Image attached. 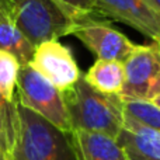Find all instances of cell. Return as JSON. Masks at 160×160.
Returning <instances> with one entry per match:
<instances>
[{"label": "cell", "instance_id": "6da1fadb", "mask_svg": "<svg viewBox=\"0 0 160 160\" xmlns=\"http://www.w3.org/2000/svg\"><path fill=\"white\" fill-rule=\"evenodd\" d=\"M72 131H88L117 139L124 127V101L119 94H105L94 88L84 75L62 91Z\"/></svg>", "mask_w": 160, "mask_h": 160}, {"label": "cell", "instance_id": "7a4b0ae2", "mask_svg": "<svg viewBox=\"0 0 160 160\" xmlns=\"http://www.w3.org/2000/svg\"><path fill=\"white\" fill-rule=\"evenodd\" d=\"M18 132L10 160H79L72 132L56 128L17 102Z\"/></svg>", "mask_w": 160, "mask_h": 160}, {"label": "cell", "instance_id": "3957f363", "mask_svg": "<svg viewBox=\"0 0 160 160\" xmlns=\"http://www.w3.org/2000/svg\"><path fill=\"white\" fill-rule=\"evenodd\" d=\"M16 25L34 48L70 35L75 21L56 0H3Z\"/></svg>", "mask_w": 160, "mask_h": 160}, {"label": "cell", "instance_id": "277c9868", "mask_svg": "<svg viewBox=\"0 0 160 160\" xmlns=\"http://www.w3.org/2000/svg\"><path fill=\"white\" fill-rule=\"evenodd\" d=\"M16 98L18 104L37 112L56 128L65 132H72L62 91L30 65H22L20 68L16 84Z\"/></svg>", "mask_w": 160, "mask_h": 160}, {"label": "cell", "instance_id": "5b68a950", "mask_svg": "<svg viewBox=\"0 0 160 160\" xmlns=\"http://www.w3.org/2000/svg\"><path fill=\"white\" fill-rule=\"evenodd\" d=\"M70 35H75L98 59L118 61L124 63L136 51L138 45L110 25L105 17L91 16L75 22Z\"/></svg>", "mask_w": 160, "mask_h": 160}, {"label": "cell", "instance_id": "8992f818", "mask_svg": "<svg viewBox=\"0 0 160 160\" xmlns=\"http://www.w3.org/2000/svg\"><path fill=\"white\" fill-rule=\"evenodd\" d=\"M125 82L119 97L127 100L150 101L160 93V48L138 45L136 51L124 62Z\"/></svg>", "mask_w": 160, "mask_h": 160}, {"label": "cell", "instance_id": "52a82bcc", "mask_svg": "<svg viewBox=\"0 0 160 160\" xmlns=\"http://www.w3.org/2000/svg\"><path fill=\"white\" fill-rule=\"evenodd\" d=\"M30 66L61 91L69 90L82 76L72 51L58 39L35 47Z\"/></svg>", "mask_w": 160, "mask_h": 160}, {"label": "cell", "instance_id": "ba28073f", "mask_svg": "<svg viewBox=\"0 0 160 160\" xmlns=\"http://www.w3.org/2000/svg\"><path fill=\"white\" fill-rule=\"evenodd\" d=\"M96 7L100 16L135 28L160 48V13L146 0H96Z\"/></svg>", "mask_w": 160, "mask_h": 160}, {"label": "cell", "instance_id": "9c48e42d", "mask_svg": "<svg viewBox=\"0 0 160 160\" xmlns=\"http://www.w3.org/2000/svg\"><path fill=\"white\" fill-rule=\"evenodd\" d=\"M72 139L79 160H129L117 139L104 133L75 129Z\"/></svg>", "mask_w": 160, "mask_h": 160}, {"label": "cell", "instance_id": "30bf717a", "mask_svg": "<svg viewBox=\"0 0 160 160\" xmlns=\"http://www.w3.org/2000/svg\"><path fill=\"white\" fill-rule=\"evenodd\" d=\"M117 142L127 152L160 160V131L148 128L124 114V127Z\"/></svg>", "mask_w": 160, "mask_h": 160}, {"label": "cell", "instance_id": "8fae6325", "mask_svg": "<svg viewBox=\"0 0 160 160\" xmlns=\"http://www.w3.org/2000/svg\"><path fill=\"white\" fill-rule=\"evenodd\" d=\"M0 49L14 55L21 66L30 65L35 49L18 30L3 0H0Z\"/></svg>", "mask_w": 160, "mask_h": 160}, {"label": "cell", "instance_id": "7c38bea8", "mask_svg": "<svg viewBox=\"0 0 160 160\" xmlns=\"http://www.w3.org/2000/svg\"><path fill=\"white\" fill-rule=\"evenodd\" d=\"M84 79L101 93L119 94L125 82L124 63L118 61L97 59L84 75Z\"/></svg>", "mask_w": 160, "mask_h": 160}, {"label": "cell", "instance_id": "4fadbf2b", "mask_svg": "<svg viewBox=\"0 0 160 160\" xmlns=\"http://www.w3.org/2000/svg\"><path fill=\"white\" fill-rule=\"evenodd\" d=\"M18 132V117H17V98L8 102L0 94V148L10 156L16 143Z\"/></svg>", "mask_w": 160, "mask_h": 160}, {"label": "cell", "instance_id": "5bb4252c", "mask_svg": "<svg viewBox=\"0 0 160 160\" xmlns=\"http://www.w3.org/2000/svg\"><path fill=\"white\" fill-rule=\"evenodd\" d=\"M21 63L10 52L0 49V94L8 102L16 101V84Z\"/></svg>", "mask_w": 160, "mask_h": 160}, {"label": "cell", "instance_id": "9a60e30c", "mask_svg": "<svg viewBox=\"0 0 160 160\" xmlns=\"http://www.w3.org/2000/svg\"><path fill=\"white\" fill-rule=\"evenodd\" d=\"M124 114L145 127L160 131V108L150 101L127 100L124 101Z\"/></svg>", "mask_w": 160, "mask_h": 160}, {"label": "cell", "instance_id": "2e32d148", "mask_svg": "<svg viewBox=\"0 0 160 160\" xmlns=\"http://www.w3.org/2000/svg\"><path fill=\"white\" fill-rule=\"evenodd\" d=\"M69 13L75 22L91 16H97L96 0H56Z\"/></svg>", "mask_w": 160, "mask_h": 160}, {"label": "cell", "instance_id": "e0dca14e", "mask_svg": "<svg viewBox=\"0 0 160 160\" xmlns=\"http://www.w3.org/2000/svg\"><path fill=\"white\" fill-rule=\"evenodd\" d=\"M127 152V150H125ZM128 158L129 160H159V159H149V158H145V156H141V155H136V153H132V152H127Z\"/></svg>", "mask_w": 160, "mask_h": 160}, {"label": "cell", "instance_id": "ac0fdd59", "mask_svg": "<svg viewBox=\"0 0 160 160\" xmlns=\"http://www.w3.org/2000/svg\"><path fill=\"white\" fill-rule=\"evenodd\" d=\"M150 102H152V104H155L156 107H159V108H160V93H159V94H156V96L153 97L152 100H150Z\"/></svg>", "mask_w": 160, "mask_h": 160}, {"label": "cell", "instance_id": "d6986e66", "mask_svg": "<svg viewBox=\"0 0 160 160\" xmlns=\"http://www.w3.org/2000/svg\"><path fill=\"white\" fill-rule=\"evenodd\" d=\"M0 160H10V156L4 150H2V148H0Z\"/></svg>", "mask_w": 160, "mask_h": 160}]
</instances>
